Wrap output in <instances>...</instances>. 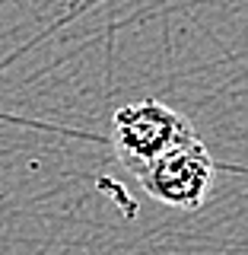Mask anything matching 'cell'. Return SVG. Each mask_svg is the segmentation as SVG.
<instances>
[{
  "label": "cell",
  "mask_w": 248,
  "mask_h": 255,
  "mask_svg": "<svg viewBox=\"0 0 248 255\" xmlns=\"http://www.w3.org/2000/svg\"><path fill=\"white\" fill-rule=\"evenodd\" d=\"M140 188L153 201L175 207V211H201L217 185V163H213L207 143L191 137L188 143L175 147L172 153L159 156L156 163L137 172Z\"/></svg>",
  "instance_id": "cell-2"
},
{
  "label": "cell",
  "mask_w": 248,
  "mask_h": 255,
  "mask_svg": "<svg viewBox=\"0 0 248 255\" xmlns=\"http://www.w3.org/2000/svg\"><path fill=\"white\" fill-rule=\"evenodd\" d=\"M197 137V128L181 112L159 99L127 102L111 118V147L124 169L137 175L143 166L172 153L175 147Z\"/></svg>",
  "instance_id": "cell-1"
}]
</instances>
